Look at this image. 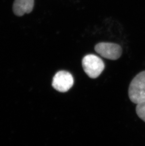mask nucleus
I'll return each mask as SVG.
<instances>
[{
  "label": "nucleus",
  "instance_id": "423d86ee",
  "mask_svg": "<svg viewBox=\"0 0 145 146\" xmlns=\"http://www.w3.org/2000/svg\"><path fill=\"white\" fill-rule=\"evenodd\" d=\"M136 111L139 118L145 123V101L137 104Z\"/></svg>",
  "mask_w": 145,
  "mask_h": 146
},
{
  "label": "nucleus",
  "instance_id": "39448f33",
  "mask_svg": "<svg viewBox=\"0 0 145 146\" xmlns=\"http://www.w3.org/2000/svg\"><path fill=\"white\" fill-rule=\"evenodd\" d=\"M34 6V0H15L13 4V11L15 15L22 16L32 11Z\"/></svg>",
  "mask_w": 145,
  "mask_h": 146
},
{
  "label": "nucleus",
  "instance_id": "f257e3e1",
  "mask_svg": "<svg viewBox=\"0 0 145 146\" xmlns=\"http://www.w3.org/2000/svg\"><path fill=\"white\" fill-rule=\"evenodd\" d=\"M128 95L131 102L136 104L145 101V71L138 74L131 80Z\"/></svg>",
  "mask_w": 145,
  "mask_h": 146
},
{
  "label": "nucleus",
  "instance_id": "20e7f679",
  "mask_svg": "<svg viewBox=\"0 0 145 146\" xmlns=\"http://www.w3.org/2000/svg\"><path fill=\"white\" fill-rule=\"evenodd\" d=\"M74 78L71 73L65 70L58 72L52 80V86L55 90L59 92L69 91L74 85Z\"/></svg>",
  "mask_w": 145,
  "mask_h": 146
},
{
  "label": "nucleus",
  "instance_id": "f03ea898",
  "mask_svg": "<svg viewBox=\"0 0 145 146\" xmlns=\"http://www.w3.org/2000/svg\"><path fill=\"white\" fill-rule=\"evenodd\" d=\"M82 66L85 73L92 79L97 78L105 68L103 61L94 54H88L84 57Z\"/></svg>",
  "mask_w": 145,
  "mask_h": 146
},
{
  "label": "nucleus",
  "instance_id": "7ed1b4c3",
  "mask_svg": "<svg viewBox=\"0 0 145 146\" xmlns=\"http://www.w3.org/2000/svg\"><path fill=\"white\" fill-rule=\"evenodd\" d=\"M94 49L100 56L111 60L118 59L122 55V47L115 43L102 42L96 44Z\"/></svg>",
  "mask_w": 145,
  "mask_h": 146
}]
</instances>
